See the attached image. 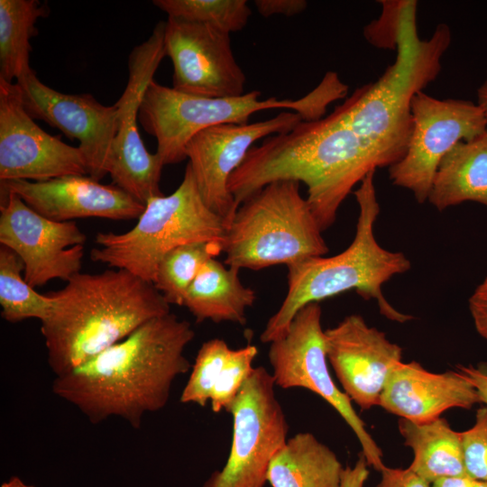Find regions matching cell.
<instances>
[{"label":"cell","instance_id":"cell-1","mask_svg":"<svg viewBox=\"0 0 487 487\" xmlns=\"http://www.w3.org/2000/svg\"><path fill=\"white\" fill-rule=\"evenodd\" d=\"M194 336L190 323L175 314L154 317L78 367L55 376L52 392L92 424L117 417L138 429L146 413L167 405L175 379L189 371L184 350Z\"/></svg>","mask_w":487,"mask_h":487},{"label":"cell","instance_id":"cell-2","mask_svg":"<svg viewBox=\"0 0 487 487\" xmlns=\"http://www.w3.org/2000/svg\"><path fill=\"white\" fill-rule=\"evenodd\" d=\"M383 167H388L383 158L331 113L317 121H301L253 146L229 178L228 189L239 206L272 181L302 182L324 231L334 224L353 188Z\"/></svg>","mask_w":487,"mask_h":487},{"label":"cell","instance_id":"cell-3","mask_svg":"<svg viewBox=\"0 0 487 487\" xmlns=\"http://www.w3.org/2000/svg\"><path fill=\"white\" fill-rule=\"evenodd\" d=\"M49 295L53 309L41 332L55 376L121 342L145 322L170 313L152 282L121 269L79 272Z\"/></svg>","mask_w":487,"mask_h":487},{"label":"cell","instance_id":"cell-4","mask_svg":"<svg viewBox=\"0 0 487 487\" xmlns=\"http://www.w3.org/2000/svg\"><path fill=\"white\" fill-rule=\"evenodd\" d=\"M371 171L354 192L359 207L355 235L342 253L331 257H312L287 266L288 290L279 309L261 334L262 343L282 336L295 315L306 305L318 303L354 289L366 300L374 299L386 318L405 323L412 317L400 312L385 299L382 286L394 275L407 272L410 261L400 252L382 248L374 235L380 213Z\"/></svg>","mask_w":487,"mask_h":487},{"label":"cell","instance_id":"cell-5","mask_svg":"<svg viewBox=\"0 0 487 487\" xmlns=\"http://www.w3.org/2000/svg\"><path fill=\"white\" fill-rule=\"evenodd\" d=\"M417 6V1L408 0L395 61L375 82L355 89L332 112L371 145L389 168L408 149L412 132L410 101L437 78L451 43V32L445 23L437 24L430 38L420 39Z\"/></svg>","mask_w":487,"mask_h":487},{"label":"cell","instance_id":"cell-6","mask_svg":"<svg viewBox=\"0 0 487 487\" xmlns=\"http://www.w3.org/2000/svg\"><path fill=\"white\" fill-rule=\"evenodd\" d=\"M347 92L348 86L334 71L326 72L313 90L294 100L275 96L262 100L259 90L238 96H199L152 80L143 95L138 120L156 138V153L165 166L187 159L188 142L204 129L225 124H245L252 115L268 109H289L303 121H317L324 117L331 103L345 97Z\"/></svg>","mask_w":487,"mask_h":487},{"label":"cell","instance_id":"cell-7","mask_svg":"<svg viewBox=\"0 0 487 487\" xmlns=\"http://www.w3.org/2000/svg\"><path fill=\"white\" fill-rule=\"evenodd\" d=\"M299 188L297 180L272 181L239 205L223 242L225 264L258 271L328 253Z\"/></svg>","mask_w":487,"mask_h":487},{"label":"cell","instance_id":"cell-8","mask_svg":"<svg viewBox=\"0 0 487 487\" xmlns=\"http://www.w3.org/2000/svg\"><path fill=\"white\" fill-rule=\"evenodd\" d=\"M226 229L225 221L204 202L187 164L178 188L169 196L150 198L131 230L98 233V247L92 250L91 259L153 283L169 252L192 242H224Z\"/></svg>","mask_w":487,"mask_h":487},{"label":"cell","instance_id":"cell-9","mask_svg":"<svg viewBox=\"0 0 487 487\" xmlns=\"http://www.w3.org/2000/svg\"><path fill=\"white\" fill-rule=\"evenodd\" d=\"M271 373L254 367L236 396L230 453L203 487H264L270 464L287 441L289 424Z\"/></svg>","mask_w":487,"mask_h":487},{"label":"cell","instance_id":"cell-10","mask_svg":"<svg viewBox=\"0 0 487 487\" xmlns=\"http://www.w3.org/2000/svg\"><path fill=\"white\" fill-rule=\"evenodd\" d=\"M322 309L318 303L303 307L287 332L270 343L269 362L275 385L307 389L324 399L355 434L369 465L381 471L382 452L354 410L351 400L333 381L327 364Z\"/></svg>","mask_w":487,"mask_h":487},{"label":"cell","instance_id":"cell-11","mask_svg":"<svg viewBox=\"0 0 487 487\" xmlns=\"http://www.w3.org/2000/svg\"><path fill=\"white\" fill-rule=\"evenodd\" d=\"M412 132L403 158L389 168L393 185L410 190L416 200H427L437 168L452 148L487 130L477 103L438 99L420 91L410 101Z\"/></svg>","mask_w":487,"mask_h":487},{"label":"cell","instance_id":"cell-12","mask_svg":"<svg viewBox=\"0 0 487 487\" xmlns=\"http://www.w3.org/2000/svg\"><path fill=\"white\" fill-rule=\"evenodd\" d=\"M165 25L166 22L158 23L150 37L129 55L127 84L115 103L117 131L107 170L114 185L144 205L150 198L163 195L160 179L164 165L156 152L145 148L137 120L143 95L166 56Z\"/></svg>","mask_w":487,"mask_h":487},{"label":"cell","instance_id":"cell-13","mask_svg":"<svg viewBox=\"0 0 487 487\" xmlns=\"http://www.w3.org/2000/svg\"><path fill=\"white\" fill-rule=\"evenodd\" d=\"M0 243L23 263L32 287L54 279L69 281L80 272L86 235L73 221H53L38 214L14 193H3Z\"/></svg>","mask_w":487,"mask_h":487},{"label":"cell","instance_id":"cell-14","mask_svg":"<svg viewBox=\"0 0 487 487\" xmlns=\"http://www.w3.org/2000/svg\"><path fill=\"white\" fill-rule=\"evenodd\" d=\"M87 174L79 147L43 131L26 112L20 86L0 78V180L45 181Z\"/></svg>","mask_w":487,"mask_h":487},{"label":"cell","instance_id":"cell-15","mask_svg":"<svg viewBox=\"0 0 487 487\" xmlns=\"http://www.w3.org/2000/svg\"><path fill=\"white\" fill-rule=\"evenodd\" d=\"M302 120L294 111L253 124H225L198 133L185 148L199 193L207 206L228 225L238 205L228 189V180L253 143L292 130Z\"/></svg>","mask_w":487,"mask_h":487},{"label":"cell","instance_id":"cell-16","mask_svg":"<svg viewBox=\"0 0 487 487\" xmlns=\"http://www.w3.org/2000/svg\"><path fill=\"white\" fill-rule=\"evenodd\" d=\"M164 42L173 64L174 89L207 97L244 94L246 78L234 59L230 33L168 17Z\"/></svg>","mask_w":487,"mask_h":487},{"label":"cell","instance_id":"cell-17","mask_svg":"<svg viewBox=\"0 0 487 487\" xmlns=\"http://www.w3.org/2000/svg\"><path fill=\"white\" fill-rule=\"evenodd\" d=\"M23 106L33 118L77 139L87 174L100 180L108 174L112 144L117 131V106H105L90 94H64L43 84L32 69L16 81Z\"/></svg>","mask_w":487,"mask_h":487},{"label":"cell","instance_id":"cell-18","mask_svg":"<svg viewBox=\"0 0 487 487\" xmlns=\"http://www.w3.org/2000/svg\"><path fill=\"white\" fill-rule=\"evenodd\" d=\"M326 351L343 391L362 410L379 405L387 379L402 362V348L360 315L325 330Z\"/></svg>","mask_w":487,"mask_h":487},{"label":"cell","instance_id":"cell-19","mask_svg":"<svg viewBox=\"0 0 487 487\" xmlns=\"http://www.w3.org/2000/svg\"><path fill=\"white\" fill-rule=\"evenodd\" d=\"M1 192L17 195L35 212L58 222L83 217L131 220L139 218L145 207L119 187L101 184L86 175L3 181Z\"/></svg>","mask_w":487,"mask_h":487},{"label":"cell","instance_id":"cell-20","mask_svg":"<svg viewBox=\"0 0 487 487\" xmlns=\"http://www.w3.org/2000/svg\"><path fill=\"white\" fill-rule=\"evenodd\" d=\"M477 403V390L457 371L435 373L413 361L392 369L378 406L400 418L426 422L449 409H471Z\"/></svg>","mask_w":487,"mask_h":487},{"label":"cell","instance_id":"cell-21","mask_svg":"<svg viewBox=\"0 0 487 487\" xmlns=\"http://www.w3.org/2000/svg\"><path fill=\"white\" fill-rule=\"evenodd\" d=\"M258 348L248 345L232 349L219 338L202 344L179 401L205 407L210 402L215 413L229 412L244 383L251 374Z\"/></svg>","mask_w":487,"mask_h":487},{"label":"cell","instance_id":"cell-22","mask_svg":"<svg viewBox=\"0 0 487 487\" xmlns=\"http://www.w3.org/2000/svg\"><path fill=\"white\" fill-rule=\"evenodd\" d=\"M237 268L216 260H208L200 268L184 296L182 306L194 316L198 323L246 324V309L255 301V292L239 279Z\"/></svg>","mask_w":487,"mask_h":487},{"label":"cell","instance_id":"cell-23","mask_svg":"<svg viewBox=\"0 0 487 487\" xmlns=\"http://www.w3.org/2000/svg\"><path fill=\"white\" fill-rule=\"evenodd\" d=\"M427 200L438 211L466 201L487 207V130L456 143L441 161Z\"/></svg>","mask_w":487,"mask_h":487},{"label":"cell","instance_id":"cell-24","mask_svg":"<svg viewBox=\"0 0 487 487\" xmlns=\"http://www.w3.org/2000/svg\"><path fill=\"white\" fill-rule=\"evenodd\" d=\"M344 469L326 445L310 432H299L273 456L267 482L271 487H340Z\"/></svg>","mask_w":487,"mask_h":487},{"label":"cell","instance_id":"cell-25","mask_svg":"<svg viewBox=\"0 0 487 487\" xmlns=\"http://www.w3.org/2000/svg\"><path fill=\"white\" fill-rule=\"evenodd\" d=\"M400 434L414 458L409 468L429 484L445 479L468 476L465 471L461 432L454 430L441 417L414 422L400 418Z\"/></svg>","mask_w":487,"mask_h":487},{"label":"cell","instance_id":"cell-26","mask_svg":"<svg viewBox=\"0 0 487 487\" xmlns=\"http://www.w3.org/2000/svg\"><path fill=\"white\" fill-rule=\"evenodd\" d=\"M48 12L38 0H0V78L14 83L32 69L30 39L38 34L36 21Z\"/></svg>","mask_w":487,"mask_h":487},{"label":"cell","instance_id":"cell-27","mask_svg":"<svg viewBox=\"0 0 487 487\" xmlns=\"http://www.w3.org/2000/svg\"><path fill=\"white\" fill-rule=\"evenodd\" d=\"M23 263L14 252L0 247L1 317L9 323L28 318L41 322L51 314L54 301L49 294H40L22 277Z\"/></svg>","mask_w":487,"mask_h":487},{"label":"cell","instance_id":"cell-28","mask_svg":"<svg viewBox=\"0 0 487 487\" xmlns=\"http://www.w3.org/2000/svg\"><path fill=\"white\" fill-rule=\"evenodd\" d=\"M223 253V242L198 241L179 245L161 261L153 285L167 302L182 306L184 296L200 268Z\"/></svg>","mask_w":487,"mask_h":487},{"label":"cell","instance_id":"cell-29","mask_svg":"<svg viewBox=\"0 0 487 487\" xmlns=\"http://www.w3.org/2000/svg\"><path fill=\"white\" fill-rule=\"evenodd\" d=\"M168 17L214 26L228 33L245 27L252 14L245 0H155Z\"/></svg>","mask_w":487,"mask_h":487},{"label":"cell","instance_id":"cell-30","mask_svg":"<svg viewBox=\"0 0 487 487\" xmlns=\"http://www.w3.org/2000/svg\"><path fill=\"white\" fill-rule=\"evenodd\" d=\"M461 442L467 475L487 481V405L477 409L473 426L461 432Z\"/></svg>","mask_w":487,"mask_h":487},{"label":"cell","instance_id":"cell-31","mask_svg":"<svg viewBox=\"0 0 487 487\" xmlns=\"http://www.w3.org/2000/svg\"><path fill=\"white\" fill-rule=\"evenodd\" d=\"M381 14L363 29L366 41L379 49L396 50L408 0H382Z\"/></svg>","mask_w":487,"mask_h":487},{"label":"cell","instance_id":"cell-32","mask_svg":"<svg viewBox=\"0 0 487 487\" xmlns=\"http://www.w3.org/2000/svg\"><path fill=\"white\" fill-rule=\"evenodd\" d=\"M380 473L381 480L376 487H431L409 467L401 469L384 465Z\"/></svg>","mask_w":487,"mask_h":487},{"label":"cell","instance_id":"cell-33","mask_svg":"<svg viewBox=\"0 0 487 487\" xmlns=\"http://www.w3.org/2000/svg\"><path fill=\"white\" fill-rule=\"evenodd\" d=\"M468 307L476 331L487 340V277L470 296Z\"/></svg>","mask_w":487,"mask_h":487},{"label":"cell","instance_id":"cell-34","mask_svg":"<svg viewBox=\"0 0 487 487\" xmlns=\"http://www.w3.org/2000/svg\"><path fill=\"white\" fill-rule=\"evenodd\" d=\"M253 3L258 13L263 17L277 14L293 16L308 7L305 0H255Z\"/></svg>","mask_w":487,"mask_h":487},{"label":"cell","instance_id":"cell-35","mask_svg":"<svg viewBox=\"0 0 487 487\" xmlns=\"http://www.w3.org/2000/svg\"><path fill=\"white\" fill-rule=\"evenodd\" d=\"M366 458L361 452L355 464L344 469L340 487H364L370 474Z\"/></svg>","mask_w":487,"mask_h":487},{"label":"cell","instance_id":"cell-36","mask_svg":"<svg viewBox=\"0 0 487 487\" xmlns=\"http://www.w3.org/2000/svg\"><path fill=\"white\" fill-rule=\"evenodd\" d=\"M457 372L473 385L482 403L487 405V369L484 366L459 365Z\"/></svg>","mask_w":487,"mask_h":487},{"label":"cell","instance_id":"cell-37","mask_svg":"<svg viewBox=\"0 0 487 487\" xmlns=\"http://www.w3.org/2000/svg\"><path fill=\"white\" fill-rule=\"evenodd\" d=\"M431 487H487V481L469 476L445 478L433 482Z\"/></svg>","mask_w":487,"mask_h":487},{"label":"cell","instance_id":"cell-38","mask_svg":"<svg viewBox=\"0 0 487 487\" xmlns=\"http://www.w3.org/2000/svg\"><path fill=\"white\" fill-rule=\"evenodd\" d=\"M477 105L481 107L487 124V70L485 79L477 89Z\"/></svg>","mask_w":487,"mask_h":487},{"label":"cell","instance_id":"cell-39","mask_svg":"<svg viewBox=\"0 0 487 487\" xmlns=\"http://www.w3.org/2000/svg\"><path fill=\"white\" fill-rule=\"evenodd\" d=\"M1 487H34L24 483L19 477L13 476L8 481L3 482Z\"/></svg>","mask_w":487,"mask_h":487}]
</instances>
